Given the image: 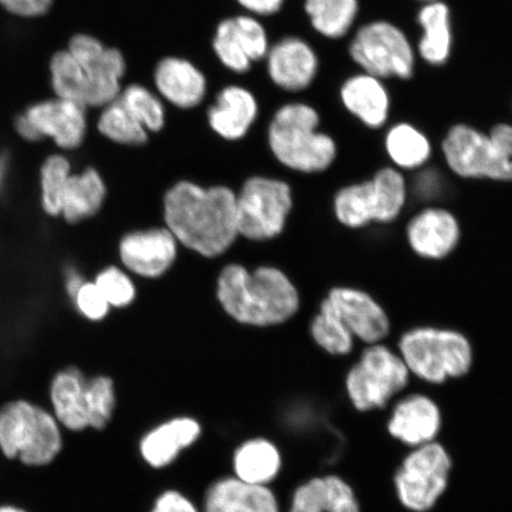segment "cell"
<instances>
[{"mask_svg": "<svg viewBox=\"0 0 512 512\" xmlns=\"http://www.w3.org/2000/svg\"><path fill=\"white\" fill-rule=\"evenodd\" d=\"M341 99L347 110L370 128H380L389 117L390 98L383 82L363 73L344 82Z\"/></svg>", "mask_w": 512, "mask_h": 512, "instance_id": "obj_23", "label": "cell"}, {"mask_svg": "<svg viewBox=\"0 0 512 512\" xmlns=\"http://www.w3.org/2000/svg\"><path fill=\"white\" fill-rule=\"evenodd\" d=\"M49 74L56 98L72 100L87 107V86L82 69L66 48L57 50L50 57Z\"/></svg>", "mask_w": 512, "mask_h": 512, "instance_id": "obj_32", "label": "cell"}, {"mask_svg": "<svg viewBox=\"0 0 512 512\" xmlns=\"http://www.w3.org/2000/svg\"><path fill=\"white\" fill-rule=\"evenodd\" d=\"M177 242L168 228L132 232L120 241V260L139 277L158 278L174 264Z\"/></svg>", "mask_w": 512, "mask_h": 512, "instance_id": "obj_14", "label": "cell"}, {"mask_svg": "<svg viewBox=\"0 0 512 512\" xmlns=\"http://www.w3.org/2000/svg\"><path fill=\"white\" fill-rule=\"evenodd\" d=\"M280 467L281 457L278 448L266 439L246 441L235 452V475L243 482L267 485L278 476Z\"/></svg>", "mask_w": 512, "mask_h": 512, "instance_id": "obj_28", "label": "cell"}, {"mask_svg": "<svg viewBox=\"0 0 512 512\" xmlns=\"http://www.w3.org/2000/svg\"><path fill=\"white\" fill-rule=\"evenodd\" d=\"M126 110L142 124L147 132L162 131L166 113L162 100L140 83H131L121 89L117 98Z\"/></svg>", "mask_w": 512, "mask_h": 512, "instance_id": "obj_34", "label": "cell"}, {"mask_svg": "<svg viewBox=\"0 0 512 512\" xmlns=\"http://www.w3.org/2000/svg\"><path fill=\"white\" fill-rule=\"evenodd\" d=\"M204 512H280L277 498L266 485L224 478L211 485Z\"/></svg>", "mask_w": 512, "mask_h": 512, "instance_id": "obj_22", "label": "cell"}, {"mask_svg": "<svg viewBox=\"0 0 512 512\" xmlns=\"http://www.w3.org/2000/svg\"><path fill=\"white\" fill-rule=\"evenodd\" d=\"M407 188L399 171L386 168L371 181L350 185L338 192L335 213L339 222L360 228L369 222H392L405 206Z\"/></svg>", "mask_w": 512, "mask_h": 512, "instance_id": "obj_6", "label": "cell"}, {"mask_svg": "<svg viewBox=\"0 0 512 512\" xmlns=\"http://www.w3.org/2000/svg\"><path fill=\"white\" fill-rule=\"evenodd\" d=\"M85 283L86 280L83 279L82 274L76 268H68L66 274H64V288H66V292L72 300Z\"/></svg>", "mask_w": 512, "mask_h": 512, "instance_id": "obj_46", "label": "cell"}, {"mask_svg": "<svg viewBox=\"0 0 512 512\" xmlns=\"http://www.w3.org/2000/svg\"><path fill=\"white\" fill-rule=\"evenodd\" d=\"M418 22L424 35L419 42L422 60L432 66H443L452 49L451 14L448 6L433 0L422 6Z\"/></svg>", "mask_w": 512, "mask_h": 512, "instance_id": "obj_27", "label": "cell"}, {"mask_svg": "<svg viewBox=\"0 0 512 512\" xmlns=\"http://www.w3.org/2000/svg\"><path fill=\"white\" fill-rule=\"evenodd\" d=\"M106 198V185L98 170L86 168L72 174L63 192L61 217L70 224L91 219Z\"/></svg>", "mask_w": 512, "mask_h": 512, "instance_id": "obj_26", "label": "cell"}, {"mask_svg": "<svg viewBox=\"0 0 512 512\" xmlns=\"http://www.w3.org/2000/svg\"><path fill=\"white\" fill-rule=\"evenodd\" d=\"M217 298L230 317L242 324L270 326L285 323L299 309V294L287 275L275 267L249 272L241 265L223 268Z\"/></svg>", "mask_w": 512, "mask_h": 512, "instance_id": "obj_2", "label": "cell"}, {"mask_svg": "<svg viewBox=\"0 0 512 512\" xmlns=\"http://www.w3.org/2000/svg\"><path fill=\"white\" fill-rule=\"evenodd\" d=\"M207 115L211 130L224 140L236 142L246 137L258 119V100L246 87L227 86L216 95Z\"/></svg>", "mask_w": 512, "mask_h": 512, "instance_id": "obj_19", "label": "cell"}, {"mask_svg": "<svg viewBox=\"0 0 512 512\" xmlns=\"http://www.w3.org/2000/svg\"><path fill=\"white\" fill-rule=\"evenodd\" d=\"M66 49L82 69L88 108H104L118 98L127 72L123 51L86 32L70 37Z\"/></svg>", "mask_w": 512, "mask_h": 512, "instance_id": "obj_10", "label": "cell"}, {"mask_svg": "<svg viewBox=\"0 0 512 512\" xmlns=\"http://www.w3.org/2000/svg\"><path fill=\"white\" fill-rule=\"evenodd\" d=\"M304 8L319 35L337 40L347 35L354 25L358 0H305Z\"/></svg>", "mask_w": 512, "mask_h": 512, "instance_id": "obj_29", "label": "cell"}, {"mask_svg": "<svg viewBox=\"0 0 512 512\" xmlns=\"http://www.w3.org/2000/svg\"><path fill=\"white\" fill-rule=\"evenodd\" d=\"M488 136L499 155L512 160V126L509 124L496 125Z\"/></svg>", "mask_w": 512, "mask_h": 512, "instance_id": "obj_43", "label": "cell"}, {"mask_svg": "<svg viewBox=\"0 0 512 512\" xmlns=\"http://www.w3.org/2000/svg\"><path fill=\"white\" fill-rule=\"evenodd\" d=\"M87 111L78 102L54 96L29 106L24 114L43 140L49 138L59 149L74 151L87 136Z\"/></svg>", "mask_w": 512, "mask_h": 512, "instance_id": "obj_13", "label": "cell"}, {"mask_svg": "<svg viewBox=\"0 0 512 512\" xmlns=\"http://www.w3.org/2000/svg\"><path fill=\"white\" fill-rule=\"evenodd\" d=\"M54 0H0V6L12 16L38 18L47 15Z\"/></svg>", "mask_w": 512, "mask_h": 512, "instance_id": "obj_41", "label": "cell"}, {"mask_svg": "<svg viewBox=\"0 0 512 512\" xmlns=\"http://www.w3.org/2000/svg\"><path fill=\"white\" fill-rule=\"evenodd\" d=\"M232 22L236 40L248 59L253 63L265 60L271 46L264 24L247 15L232 17Z\"/></svg>", "mask_w": 512, "mask_h": 512, "instance_id": "obj_38", "label": "cell"}, {"mask_svg": "<svg viewBox=\"0 0 512 512\" xmlns=\"http://www.w3.org/2000/svg\"><path fill=\"white\" fill-rule=\"evenodd\" d=\"M311 334L319 347L331 355H347L354 347V336L338 318L328 300L320 304V310L311 325Z\"/></svg>", "mask_w": 512, "mask_h": 512, "instance_id": "obj_35", "label": "cell"}, {"mask_svg": "<svg viewBox=\"0 0 512 512\" xmlns=\"http://www.w3.org/2000/svg\"><path fill=\"white\" fill-rule=\"evenodd\" d=\"M153 83L158 94L179 110L200 106L208 91L202 70L178 56H165L158 61L153 70Z\"/></svg>", "mask_w": 512, "mask_h": 512, "instance_id": "obj_17", "label": "cell"}, {"mask_svg": "<svg viewBox=\"0 0 512 512\" xmlns=\"http://www.w3.org/2000/svg\"><path fill=\"white\" fill-rule=\"evenodd\" d=\"M350 55L364 73L379 79H411L415 54L411 42L396 25L371 22L356 32L350 43Z\"/></svg>", "mask_w": 512, "mask_h": 512, "instance_id": "obj_7", "label": "cell"}, {"mask_svg": "<svg viewBox=\"0 0 512 512\" xmlns=\"http://www.w3.org/2000/svg\"><path fill=\"white\" fill-rule=\"evenodd\" d=\"M86 399L89 430L104 432L117 407V395L111 377L88 376Z\"/></svg>", "mask_w": 512, "mask_h": 512, "instance_id": "obj_36", "label": "cell"}, {"mask_svg": "<svg viewBox=\"0 0 512 512\" xmlns=\"http://www.w3.org/2000/svg\"><path fill=\"white\" fill-rule=\"evenodd\" d=\"M407 236L416 254L428 259H441L457 247L460 229L450 211L428 208L409 222Z\"/></svg>", "mask_w": 512, "mask_h": 512, "instance_id": "obj_20", "label": "cell"}, {"mask_svg": "<svg viewBox=\"0 0 512 512\" xmlns=\"http://www.w3.org/2000/svg\"><path fill=\"white\" fill-rule=\"evenodd\" d=\"M443 152L450 169L460 177L512 181V160L499 155L489 136L476 128L453 126L444 140Z\"/></svg>", "mask_w": 512, "mask_h": 512, "instance_id": "obj_12", "label": "cell"}, {"mask_svg": "<svg viewBox=\"0 0 512 512\" xmlns=\"http://www.w3.org/2000/svg\"><path fill=\"white\" fill-rule=\"evenodd\" d=\"M386 149L390 159L402 169H418L431 157L430 140L418 128L398 124L386 136Z\"/></svg>", "mask_w": 512, "mask_h": 512, "instance_id": "obj_30", "label": "cell"}, {"mask_svg": "<svg viewBox=\"0 0 512 512\" xmlns=\"http://www.w3.org/2000/svg\"><path fill=\"white\" fill-rule=\"evenodd\" d=\"M63 428L50 409L17 399L0 407V451L25 466L43 467L60 456Z\"/></svg>", "mask_w": 512, "mask_h": 512, "instance_id": "obj_4", "label": "cell"}, {"mask_svg": "<svg viewBox=\"0 0 512 512\" xmlns=\"http://www.w3.org/2000/svg\"><path fill=\"white\" fill-rule=\"evenodd\" d=\"M152 512H198L195 505L177 491H166L159 496Z\"/></svg>", "mask_w": 512, "mask_h": 512, "instance_id": "obj_42", "label": "cell"}, {"mask_svg": "<svg viewBox=\"0 0 512 512\" xmlns=\"http://www.w3.org/2000/svg\"><path fill=\"white\" fill-rule=\"evenodd\" d=\"M320 118L310 105L293 102L281 106L268 126V145L275 158L288 169L324 171L337 155L335 140L318 131Z\"/></svg>", "mask_w": 512, "mask_h": 512, "instance_id": "obj_3", "label": "cell"}, {"mask_svg": "<svg viewBox=\"0 0 512 512\" xmlns=\"http://www.w3.org/2000/svg\"><path fill=\"white\" fill-rule=\"evenodd\" d=\"M0 512H28L27 510L17 507L14 504H2L0 505Z\"/></svg>", "mask_w": 512, "mask_h": 512, "instance_id": "obj_47", "label": "cell"}, {"mask_svg": "<svg viewBox=\"0 0 512 512\" xmlns=\"http://www.w3.org/2000/svg\"><path fill=\"white\" fill-rule=\"evenodd\" d=\"M326 300L352 336L369 344L379 343L388 336L387 313L368 293L356 288L336 287Z\"/></svg>", "mask_w": 512, "mask_h": 512, "instance_id": "obj_16", "label": "cell"}, {"mask_svg": "<svg viewBox=\"0 0 512 512\" xmlns=\"http://www.w3.org/2000/svg\"><path fill=\"white\" fill-rule=\"evenodd\" d=\"M201 426L195 419L177 418L147 433L140 443L145 462L156 469L171 464L184 448L200 438Z\"/></svg>", "mask_w": 512, "mask_h": 512, "instance_id": "obj_24", "label": "cell"}, {"mask_svg": "<svg viewBox=\"0 0 512 512\" xmlns=\"http://www.w3.org/2000/svg\"><path fill=\"white\" fill-rule=\"evenodd\" d=\"M12 125H14L15 132L19 138L23 139L25 143L36 144L42 142V137L38 134L36 128L32 126L28 118L25 117L24 112L15 115Z\"/></svg>", "mask_w": 512, "mask_h": 512, "instance_id": "obj_45", "label": "cell"}, {"mask_svg": "<svg viewBox=\"0 0 512 512\" xmlns=\"http://www.w3.org/2000/svg\"><path fill=\"white\" fill-rule=\"evenodd\" d=\"M164 219L178 242L207 258L228 251L239 235L236 194L227 187L177 183L164 197Z\"/></svg>", "mask_w": 512, "mask_h": 512, "instance_id": "obj_1", "label": "cell"}, {"mask_svg": "<svg viewBox=\"0 0 512 512\" xmlns=\"http://www.w3.org/2000/svg\"><path fill=\"white\" fill-rule=\"evenodd\" d=\"M399 347L409 373L435 384L464 376L473 360L470 342L452 330L414 329L402 336Z\"/></svg>", "mask_w": 512, "mask_h": 512, "instance_id": "obj_5", "label": "cell"}, {"mask_svg": "<svg viewBox=\"0 0 512 512\" xmlns=\"http://www.w3.org/2000/svg\"><path fill=\"white\" fill-rule=\"evenodd\" d=\"M101 136L113 143L139 146L149 140L146 128L126 110L118 99L102 108L96 123Z\"/></svg>", "mask_w": 512, "mask_h": 512, "instance_id": "obj_31", "label": "cell"}, {"mask_svg": "<svg viewBox=\"0 0 512 512\" xmlns=\"http://www.w3.org/2000/svg\"><path fill=\"white\" fill-rule=\"evenodd\" d=\"M290 512H360L354 491L336 476L313 478L296 491Z\"/></svg>", "mask_w": 512, "mask_h": 512, "instance_id": "obj_25", "label": "cell"}, {"mask_svg": "<svg viewBox=\"0 0 512 512\" xmlns=\"http://www.w3.org/2000/svg\"><path fill=\"white\" fill-rule=\"evenodd\" d=\"M422 2L428 3V2H433V0H422Z\"/></svg>", "mask_w": 512, "mask_h": 512, "instance_id": "obj_48", "label": "cell"}, {"mask_svg": "<svg viewBox=\"0 0 512 512\" xmlns=\"http://www.w3.org/2000/svg\"><path fill=\"white\" fill-rule=\"evenodd\" d=\"M248 12L255 16H273L283 8L285 0H236Z\"/></svg>", "mask_w": 512, "mask_h": 512, "instance_id": "obj_44", "label": "cell"}, {"mask_svg": "<svg viewBox=\"0 0 512 512\" xmlns=\"http://www.w3.org/2000/svg\"><path fill=\"white\" fill-rule=\"evenodd\" d=\"M408 379L409 370L401 356L383 345L373 344L349 371L347 390L352 405L367 412L386 406L407 386Z\"/></svg>", "mask_w": 512, "mask_h": 512, "instance_id": "obj_8", "label": "cell"}, {"mask_svg": "<svg viewBox=\"0 0 512 512\" xmlns=\"http://www.w3.org/2000/svg\"><path fill=\"white\" fill-rule=\"evenodd\" d=\"M292 208L291 188L284 182L253 177L236 195L239 235L254 241L273 239L283 232Z\"/></svg>", "mask_w": 512, "mask_h": 512, "instance_id": "obj_9", "label": "cell"}, {"mask_svg": "<svg viewBox=\"0 0 512 512\" xmlns=\"http://www.w3.org/2000/svg\"><path fill=\"white\" fill-rule=\"evenodd\" d=\"M440 425L438 406L426 396L413 395L396 406L388 428L403 444L419 447L433 443Z\"/></svg>", "mask_w": 512, "mask_h": 512, "instance_id": "obj_21", "label": "cell"}, {"mask_svg": "<svg viewBox=\"0 0 512 512\" xmlns=\"http://www.w3.org/2000/svg\"><path fill=\"white\" fill-rule=\"evenodd\" d=\"M88 375L81 368L70 366L57 370L49 384L50 411L68 432L89 430L87 415Z\"/></svg>", "mask_w": 512, "mask_h": 512, "instance_id": "obj_18", "label": "cell"}, {"mask_svg": "<svg viewBox=\"0 0 512 512\" xmlns=\"http://www.w3.org/2000/svg\"><path fill=\"white\" fill-rule=\"evenodd\" d=\"M450 470V456L440 444L433 441L416 448L395 476L401 503L416 512L430 510L444 494Z\"/></svg>", "mask_w": 512, "mask_h": 512, "instance_id": "obj_11", "label": "cell"}, {"mask_svg": "<svg viewBox=\"0 0 512 512\" xmlns=\"http://www.w3.org/2000/svg\"><path fill=\"white\" fill-rule=\"evenodd\" d=\"M72 174V163L62 153H53L43 160L40 169L41 207L47 215L61 216L63 192Z\"/></svg>", "mask_w": 512, "mask_h": 512, "instance_id": "obj_33", "label": "cell"}, {"mask_svg": "<svg viewBox=\"0 0 512 512\" xmlns=\"http://www.w3.org/2000/svg\"><path fill=\"white\" fill-rule=\"evenodd\" d=\"M267 74L286 92H302L315 81L319 61L316 51L300 37L281 38L268 50Z\"/></svg>", "mask_w": 512, "mask_h": 512, "instance_id": "obj_15", "label": "cell"}, {"mask_svg": "<svg viewBox=\"0 0 512 512\" xmlns=\"http://www.w3.org/2000/svg\"><path fill=\"white\" fill-rule=\"evenodd\" d=\"M211 47H213L217 59L230 72L247 74L252 69L253 62L248 59L236 40L232 17L224 18L217 24Z\"/></svg>", "mask_w": 512, "mask_h": 512, "instance_id": "obj_37", "label": "cell"}, {"mask_svg": "<svg viewBox=\"0 0 512 512\" xmlns=\"http://www.w3.org/2000/svg\"><path fill=\"white\" fill-rule=\"evenodd\" d=\"M76 310H78L83 317L92 322H100L105 319L110 312L111 305L108 304L104 294L101 293L99 287L91 281H86L76 293L73 299Z\"/></svg>", "mask_w": 512, "mask_h": 512, "instance_id": "obj_40", "label": "cell"}, {"mask_svg": "<svg viewBox=\"0 0 512 512\" xmlns=\"http://www.w3.org/2000/svg\"><path fill=\"white\" fill-rule=\"evenodd\" d=\"M94 284L114 307L130 305L136 298V287L126 273L118 267H107L96 275Z\"/></svg>", "mask_w": 512, "mask_h": 512, "instance_id": "obj_39", "label": "cell"}]
</instances>
